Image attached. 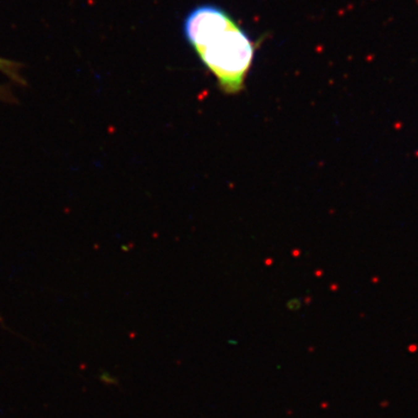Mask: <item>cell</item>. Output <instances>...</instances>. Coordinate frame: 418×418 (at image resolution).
Returning <instances> with one entry per match:
<instances>
[{
  "label": "cell",
  "instance_id": "1",
  "mask_svg": "<svg viewBox=\"0 0 418 418\" xmlns=\"http://www.w3.org/2000/svg\"><path fill=\"white\" fill-rule=\"evenodd\" d=\"M183 33L223 93L243 91L257 45L229 12L215 4L195 6L184 19Z\"/></svg>",
  "mask_w": 418,
  "mask_h": 418
},
{
  "label": "cell",
  "instance_id": "2",
  "mask_svg": "<svg viewBox=\"0 0 418 418\" xmlns=\"http://www.w3.org/2000/svg\"><path fill=\"white\" fill-rule=\"evenodd\" d=\"M20 67H21V65L18 63L0 57V71L4 74H6L7 77H10L13 82L23 85L24 80L21 76V73H20Z\"/></svg>",
  "mask_w": 418,
  "mask_h": 418
}]
</instances>
